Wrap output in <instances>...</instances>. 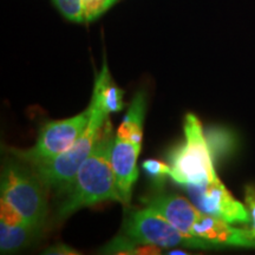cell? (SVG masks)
Here are the masks:
<instances>
[{"label": "cell", "instance_id": "obj_14", "mask_svg": "<svg viewBox=\"0 0 255 255\" xmlns=\"http://www.w3.org/2000/svg\"><path fill=\"white\" fill-rule=\"evenodd\" d=\"M143 169L150 178L152 184L157 188L163 186L165 178L170 176V165L165 164L157 159H146L143 162Z\"/></svg>", "mask_w": 255, "mask_h": 255}, {"label": "cell", "instance_id": "obj_2", "mask_svg": "<svg viewBox=\"0 0 255 255\" xmlns=\"http://www.w3.org/2000/svg\"><path fill=\"white\" fill-rule=\"evenodd\" d=\"M146 202L184 234L208 242L213 248H255V235L251 229L234 227L232 223L202 213L182 196L158 194L149 197Z\"/></svg>", "mask_w": 255, "mask_h": 255}, {"label": "cell", "instance_id": "obj_13", "mask_svg": "<svg viewBox=\"0 0 255 255\" xmlns=\"http://www.w3.org/2000/svg\"><path fill=\"white\" fill-rule=\"evenodd\" d=\"M104 251L105 253L120 254H156L159 253V247L154 245L141 244L124 235L111 241Z\"/></svg>", "mask_w": 255, "mask_h": 255}, {"label": "cell", "instance_id": "obj_12", "mask_svg": "<svg viewBox=\"0 0 255 255\" xmlns=\"http://www.w3.org/2000/svg\"><path fill=\"white\" fill-rule=\"evenodd\" d=\"M36 232L24 221H5L0 219V251L17 252L32 241Z\"/></svg>", "mask_w": 255, "mask_h": 255}, {"label": "cell", "instance_id": "obj_8", "mask_svg": "<svg viewBox=\"0 0 255 255\" xmlns=\"http://www.w3.org/2000/svg\"><path fill=\"white\" fill-rule=\"evenodd\" d=\"M188 196L202 213L214 216L232 225H248L251 215L247 206L229 193L220 178L203 184L186 186Z\"/></svg>", "mask_w": 255, "mask_h": 255}, {"label": "cell", "instance_id": "obj_17", "mask_svg": "<svg viewBox=\"0 0 255 255\" xmlns=\"http://www.w3.org/2000/svg\"><path fill=\"white\" fill-rule=\"evenodd\" d=\"M245 202L251 215V232L255 235V187L247 186L245 189Z\"/></svg>", "mask_w": 255, "mask_h": 255}, {"label": "cell", "instance_id": "obj_11", "mask_svg": "<svg viewBox=\"0 0 255 255\" xmlns=\"http://www.w3.org/2000/svg\"><path fill=\"white\" fill-rule=\"evenodd\" d=\"M92 95H95L100 100L104 110L109 115L119 113L123 109L124 92L122 89H120L115 84L105 62L103 63V68L97 75V78H96Z\"/></svg>", "mask_w": 255, "mask_h": 255}, {"label": "cell", "instance_id": "obj_5", "mask_svg": "<svg viewBox=\"0 0 255 255\" xmlns=\"http://www.w3.org/2000/svg\"><path fill=\"white\" fill-rule=\"evenodd\" d=\"M1 201L13 208L21 219L39 232L47 218L45 186L33 169L7 159L1 173Z\"/></svg>", "mask_w": 255, "mask_h": 255}, {"label": "cell", "instance_id": "obj_3", "mask_svg": "<svg viewBox=\"0 0 255 255\" xmlns=\"http://www.w3.org/2000/svg\"><path fill=\"white\" fill-rule=\"evenodd\" d=\"M89 107L91 109L90 121L77 142L56 157L32 164V169L45 188L68 194L79 168L91 154L109 114L95 95H92Z\"/></svg>", "mask_w": 255, "mask_h": 255}, {"label": "cell", "instance_id": "obj_1", "mask_svg": "<svg viewBox=\"0 0 255 255\" xmlns=\"http://www.w3.org/2000/svg\"><path fill=\"white\" fill-rule=\"evenodd\" d=\"M113 124L105 121L100 137L81 165L65 200L58 209L59 218H66L77 210L105 201L122 202L115 183V175L111 164V152L115 143Z\"/></svg>", "mask_w": 255, "mask_h": 255}, {"label": "cell", "instance_id": "obj_7", "mask_svg": "<svg viewBox=\"0 0 255 255\" xmlns=\"http://www.w3.org/2000/svg\"><path fill=\"white\" fill-rule=\"evenodd\" d=\"M91 109L70 119L50 121L41 128L38 139L32 148L26 150H12V152L23 162L31 165L38 162L51 159L66 151L77 142V139L87 129L90 121Z\"/></svg>", "mask_w": 255, "mask_h": 255}, {"label": "cell", "instance_id": "obj_4", "mask_svg": "<svg viewBox=\"0 0 255 255\" xmlns=\"http://www.w3.org/2000/svg\"><path fill=\"white\" fill-rule=\"evenodd\" d=\"M184 141L169 156L170 177L180 186H196L218 180L212 150L195 114H187L183 124Z\"/></svg>", "mask_w": 255, "mask_h": 255}, {"label": "cell", "instance_id": "obj_19", "mask_svg": "<svg viewBox=\"0 0 255 255\" xmlns=\"http://www.w3.org/2000/svg\"><path fill=\"white\" fill-rule=\"evenodd\" d=\"M168 254H187L184 251H171L168 252Z\"/></svg>", "mask_w": 255, "mask_h": 255}, {"label": "cell", "instance_id": "obj_18", "mask_svg": "<svg viewBox=\"0 0 255 255\" xmlns=\"http://www.w3.org/2000/svg\"><path fill=\"white\" fill-rule=\"evenodd\" d=\"M50 252H46V253L50 254H77V252H73L70 247L64 246V245H58V246L52 247L49 250Z\"/></svg>", "mask_w": 255, "mask_h": 255}, {"label": "cell", "instance_id": "obj_10", "mask_svg": "<svg viewBox=\"0 0 255 255\" xmlns=\"http://www.w3.org/2000/svg\"><path fill=\"white\" fill-rule=\"evenodd\" d=\"M145 117V94L138 91L129 105L128 113L119 127L117 136L126 138L141 148L143 137V123Z\"/></svg>", "mask_w": 255, "mask_h": 255}, {"label": "cell", "instance_id": "obj_15", "mask_svg": "<svg viewBox=\"0 0 255 255\" xmlns=\"http://www.w3.org/2000/svg\"><path fill=\"white\" fill-rule=\"evenodd\" d=\"M62 14L75 23L85 21L83 0H53Z\"/></svg>", "mask_w": 255, "mask_h": 255}, {"label": "cell", "instance_id": "obj_6", "mask_svg": "<svg viewBox=\"0 0 255 255\" xmlns=\"http://www.w3.org/2000/svg\"><path fill=\"white\" fill-rule=\"evenodd\" d=\"M123 233L137 242L154 245L159 248H213L208 242L184 234L151 207L130 213L124 223Z\"/></svg>", "mask_w": 255, "mask_h": 255}, {"label": "cell", "instance_id": "obj_16", "mask_svg": "<svg viewBox=\"0 0 255 255\" xmlns=\"http://www.w3.org/2000/svg\"><path fill=\"white\" fill-rule=\"evenodd\" d=\"M116 0H83L85 21H91L103 14Z\"/></svg>", "mask_w": 255, "mask_h": 255}, {"label": "cell", "instance_id": "obj_9", "mask_svg": "<svg viewBox=\"0 0 255 255\" xmlns=\"http://www.w3.org/2000/svg\"><path fill=\"white\" fill-rule=\"evenodd\" d=\"M139 151L141 148L128 139L117 135L115 137L113 152H111V164L114 169L115 183L123 205H129L132 187L138 177L137 158Z\"/></svg>", "mask_w": 255, "mask_h": 255}]
</instances>
